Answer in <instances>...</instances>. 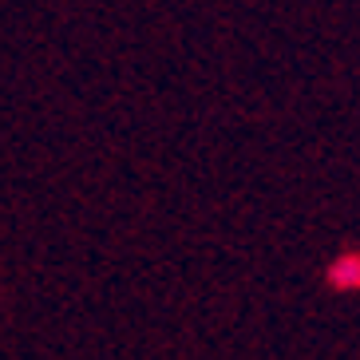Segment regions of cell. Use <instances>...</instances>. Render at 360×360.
<instances>
[{"label":"cell","instance_id":"obj_1","mask_svg":"<svg viewBox=\"0 0 360 360\" xmlns=\"http://www.w3.org/2000/svg\"><path fill=\"white\" fill-rule=\"evenodd\" d=\"M328 285L333 289H360V254H340L328 265Z\"/></svg>","mask_w":360,"mask_h":360}]
</instances>
